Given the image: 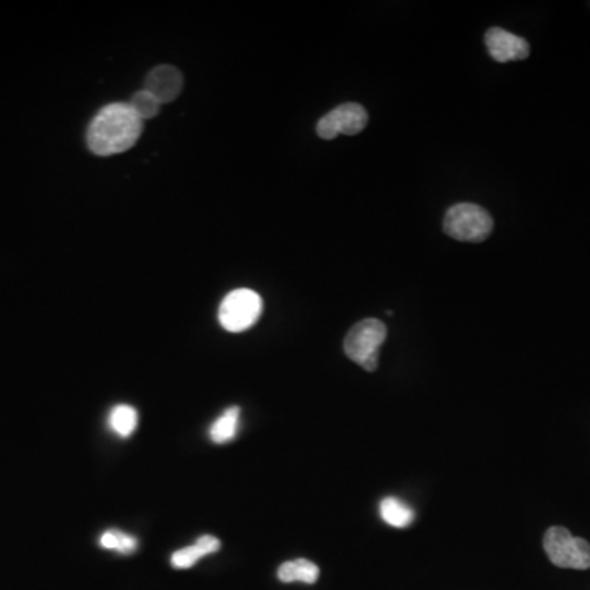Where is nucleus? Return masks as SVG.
<instances>
[{
	"label": "nucleus",
	"mask_w": 590,
	"mask_h": 590,
	"mask_svg": "<svg viewBox=\"0 0 590 590\" xmlns=\"http://www.w3.org/2000/svg\"><path fill=\"white\" fill-rule=\"evenodd\" d=\"M143 133V120L128 102L105 105L87 128V146L97 156L120 155L137 145Z\"/></svg>",
	"instance_id": "nucleus-1"
},
{
	"label": "nucleus",
	"mask_w": 590,
	"mask_h": 590,
	"mask_svg": "<svg viewBox=\"0 0 590 590\" xmlns=\"http://www.w3.org/2000/svg\"><path fill=\"white\" fill-rule=\"evenodd\" d=\"M387 328L381 320L368 318L356 323L345 338V353L368 373L379 366V350L386 340Z\"/></svg>",
	"instance_id": "nucleus-2"
},
{
	"label": "nucleus",
	"mask_w": 590,
	"mask_h": 590,
	"mask_svg": "<svg viewBox=\"0 0 590 590\" xmlns=\"http://www.w3.org/2000/svg\"><path fill=\"white\" fill-rule=\"evenodd\" d=\"M494 222L487 210L479 205L456 204L446 212L445 233L454 240L481 243L491 235Z\"/></svg>",
	"instance_id": "nucleus-3"
},
{
	"label": "nucleus",
	"mask_w": 590,
	"mask_h": 590,
	"mask_svg": "<svg viewBox=\"0 0 590 590\" xmlns=\"http://www.w3.org/2000/svg\"><path fill=\"white\" fill-rule=\"evenodd\" d=\"M263 314V299L251 289H236L222 300L218 309V322L227 332L241 333L250 330Z\"/></svg>",
	"instance_id": "nucleus-4"
},
{
	"label": "nucleus",
	"mask_w": 590,
	"mask_h": 590,
	"mask_svg": "<svg viewBox=\"0 0 590 590\" xmlns=\"http://www.w3.org/2000/svg\"><path fill=\"white\" fill-rule=\"evenodd\" d=\"M543 546L551 563L558 568L579 571L590 568L589 543L572 536L566 528L553 527L546 531Z\"/></svg>",
	"instance_id": "nucleus-5"
},
{
	"label": "nucleus",
	"mask_w": 590,
	"mask_h": 590,
	"mask_svg": "<svg viewBox=\"0 0 590 590\" xmlns=\"http://www.w3.org/2000/svg\"><path fill=\"white\" fill-rule=\"evenodd\" d=\"M368 112L363 105L343 104L328 112L318 122V137L323 140H333L338 135H358L368 125Z\"/></svg>",
	"instance_id": "nucleus-6"
},
{
	"label": "nucleus",
	"mask_w": 590,
	"mask_h": 590,
	"mask_svg": "<svg viewBox=\"0 0 590 590\" xmlns=\"http://www.w3.org/2000/svg\"><path fill=\"white\" fill-rule=\"evenodd\" d=\"M184 86V78L179 69L174 66H158V68L151 69L145 79L146 91L153 94L158 99L159 104H169L179 97Z\"/></svg>",
	"instance_id": "nucleus-7"
},
{
	"label": "nucleus",
	"mask_w": 590,
	"mask_h": 590,
	"mask_svg": "<svg viewBox=\"0 0 590 590\" xmlns=\"http://www.w3.org/2000/svg\"><path fill=\"white\" fill-rule=\"evenodd\" d=\"M486 45L492 58L499 63L520 61L530 55L527 41L513 33L505 32L502 28H491L486 33Z\"/></svg>",
	"instance_id": "nucleus-8"
},
{
	"label": "nucleus",
	"mask_w": 590,
	"mask_h": 590,
	"mask_svg": "<svg viewBox=\"0 0 590 590\" xmlns=\"http://www.w3.org/2000/svg\"><path fill=\"white\" fill-rule=\"evenodd\" d=\"M222 548V543L218 538L212 535L200 536L199 540L194 545L182 548V550L176 551L171 556V564L176 569H189L194 564L199 563L200 559L209 554L217 553Z\"/></svg>",
	"instance_id": "nucleus-9"
},
{
	"label": "nucleus",
	"mask_w": 590,
	"mask_h": 590,
	"mask_svg": "<svg viewBox=\"0 0 590 590\" xmlns=\"http://www.w3.org/2000/svg\"><path fill=\"white\" fill-rule=\"evenodd\" d=\"M320 576V569L317 564L312 563L309 559H294L281 564L277 569V577L284 584L291 582H304V584H315Z\"/></svg>",
	"instance_id": "nucleus-10"
},
{
	"label": "nucleus",
	"mask_w": 590,
	"mask_h": 590,
	"mask_svg": "<svg viewBox=\"0 0 590 590\" xmlns=\"http://www.w3.org/2000/svg\"><path fill=\"white\" fill-rule=\"evenodd\" d=\"M381 517L387 525L394 528H407L415 520V512L412 507L397 499V497H386L379 507Z\"/></svg>",
	"instance_id": "nucleus-11"
},
{
	"label": "nucleus",
	"mask_w": 590,
	"mask_h": 590,
	"mask_svg": "<svg viewBox=\"0 0 590 590\" xmlns=\"http://www.w3.org/2000/svg\"><path fill=\"white\" fill-rule=\"evenodd\" d=\"M238 425H240V409L238 407H232V409L225 410L212 423V427L209 430L210 440L217 443V445H223V443L232 441L236 433H238Z\"/></svg>",
	"instance_id": "nucleus-12"
},
{
	"label": "nucleus",
	"mask_w": 590,
	"mask_h": 590,
	"mask_svg": "<svg viewBox=\"0 0 590 590\" xmlns=\"http://www.w3.org/2000/svg\"><path fill=\"white\" fill-rule=\"evenodd\" d=\"M109 427L120 438L132 436L138 427L137 410L133 409L132 405H115L114 409L110 410Z\"/></svg>",
	"instance_id": "nucleus-13"
},
{
	"label": "nucleus",
	"mask_w": 590,
	"mask_h": 590,
	"mask_svg": "<svg viewBox=\"0 0 590 590\" xmlns=\"http://www.w3.org/2000/svg\"><path fill=\"white\" fill-rule=\"evenodd\" d=\"M99 543L100 548L117 551L120 554H132L138 548V540L135 536L118 530H109L102 533Z\"/></svg>",
	"instance_id": "nucleus-14"
},
{
	"label": "nucleus",
	"mask_w": 590,
	"mask_h": 590,
	"mask_svg": "<svg viewBox=\"0 0 590 590\" xmlns=\"http://www.w3.org/2000/svg\"><path fill=\"white\" fill-rule=\"evenodd\" d=\"M128 104H130L133 112H135V114L138 115V118L143 120V122L156 117V115L159 114V110H161V104H159L158 99H156L153 94L146 91V89H141L137 94H133V97Z\"/></svg>",
	"instance_id": "nucleus-15"
}]
</instances>
